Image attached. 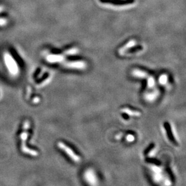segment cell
I'll return each mask as SVG.
<instances>
[{"label": "cell", "instance_id": "16", "mask_svg": "<svg viewBox=\"0 0 186 186\" xmlns=\"http://www.w3.org/2000/svg\"><path fill=\"white\" fill-rule=\"evenodd\" d=\"M135 139H136V137L133 134H128L125 136V140L128 143H131L134 142Z\"/></svg>", "mask_w": 186, "mask_h": 186}, {"label": "cell", "instance_id": "5", "mask_svg": "<svg viewBox=\"0 0 186 186\" xmlns=\"http://www.w3.org/2000/svg\"><path fill=\"white\" fill-rule=\"evenodd\" d=\"M150 92H147L144 94V99L147 102H155L158 98L160 95V92L158 89L154 88L153 89L151 90Z\"/></svg>", "mask_w": 186, "mask_h": 186}, {"label": "cell", "instance_id": "13", "mask_svg": "<svg viewBox=\"0 0 186 186\" xmlns=\"http://www.w3.org/2000/svg\"><path fill=\"white\" fill-rule=\"evenodd\" d=\"M169 76L167 74H162L158 78V83L161 86H166L169 83Z\"/></svg>", "mask_w": 186, "mask_h": 186}, {"label": "cell", "instance_id": "10", "mask_svg": "<svg viewBox=\"0 0 186 186\" xmlns=\"http://www.w3.org/2000/svg\"><path fill=\"white\" fill-rule=\"evenodd\" d=\"M136 44V40H130L128 42H127L124 46H123L122 48H120V49L119 50V53L120 55H122L124 54L125 53H126V51L130 49V48L133 47V46H134Z\"/></svg>", "mask_w": 186, "mask_h": 186}, {"label": "cell", "instance_id": "6", "mask_svg": "<svg viewBox=\"0 0 186 186\" xmlns=\"http://www.w3.org/2000/svg\"><path fill=\"white\" fill-rule=\"evenodd\" d=\"M5 59H6V63L7 64V66L8 68H9V71L12 74L17 75L18 72V68L17 67V64H16V63L10 57L9 55H6Z\"/></svg>", "mask_w": 186, "mask_h": 186}, {"label": "cell", "instance_id": "9", "mask_svg": "<svg viewBox=\"0 0 186 186\" xmlns=\"http://www.w3.org/2000/svg\"><path fill=\"white\" fill-rule=\"evenodd\" d=\"M120 111L124 113V115L131 117H140L142 115V113L140 111L133 110L129 107L122 108L120 109Z\"/></svg>", "mask_w": 186, "mask_h": 186}, {"label": "cell", "instance_id": "2", "mask_svg": "<svg viewBox=\"0 0 186 186\" xmlns=\"http://www.w3.org/2000/svg\"><path fill=\"white\" fill-rule=\"evenodd\" d=\"M84 181L91 185H98V177L95 170L92 168H87L83 172Z\"/></svg>", "mask_w": 186, "mask_h": 186}, {"label": "cell", "instance_id": "17", "mask_svg": "<svg viewBox=\"0 0 186 186\" xmlns=\"http://www.w3.org/2000/svg\"><path fill=\"white\" fill-rule=\"evenodd\" d=\"M77 52H78V50L77 48H71V49H69L68 51H66V53L68 55H73L77 53Z\"/></svg>", "mask_w": 186, "mask_h": 186}, {"label": "cell", "instance_id": "8", "mask_svg": "<svg viewBox=\"0 0 186 186\" xmlns=\"http://www.w3.org/2000/svg\"><path fill=\"white\" fill-rule=\"evenodd\" d=\"M131 74L133 77L139 79H145L149 76V74L147 71L139 68H135L133 69Z\"/></svg>", "mask_w": 186, "mask_h": 186}, {"label": "cell", "instance_id": "4", "mask_svg": "<svg viewBox=\"0 0 186 186\" xmlns=\"http://www.w3.org/2000/svg\"><path fill=\"white\" fill-rule=\"evenodd\" d=\"M164 129L168 140L174 143H177L178 138L176 134H175L176 131L172 125L169 122H165L164 124Z\"/></svg>", "mask_w": 186, "mask_h": 186}, {"label": "cell", "instance_id": "3", "mask_svg": "<svg viewBox=\"0 0 186 186\" xmlns=\"http://www.w3.org/2000/svg\"><path fill=\"white\" fill-rule=\"evenodd\" d=\"M65 67L75 70H84L87 68V64L86 62L81 60L75 59L64 63Z\"/></svg>", "mask_w": 186, "mask_h": 186}, {"label": "cell", "instance_id": "19", "mask_svg": "<svg viewBox=\"0 0 186 186\" xmlns=\"http://www.w3.org/2000/svg\"><path fill=\"white\" fill-rule=\"evenodd\" d=\"M122 137H123V134L122 133H119L115 137H116V139L120 140L122 138Z\"/></svg>", "mask_w": 186, "mask_h": 186}, {"label": "cell", "instance_id": "11", "mask_svg": "<svg viewBox=\"0 0 186 186\" xmlns=\"http://www.w3.org/2000/svg\"><path fill=\"white\" fill-rule=\"evenodd\" d=\"M157 148L154 144L151 145V146L146 150L145 151V155H146L148 157H154L157 152Z\"/></svg>", "mask_w": 186, "mask_h": 186}, {"label": "cell", "instance_id": "1", "mask_svg": "<svg viewBox=\"0 0 186 186\" xmlns=\"http://www.w3.org/2000/svg\"><path fill=\"white\" fill-rule=\"evenodd\" d=\"M57 146L59 149L62 150L75 163H78L81 162L82 158L70 147H69L68 145L63 142H59L57 143Z\"/></svg>", "mask_w": 186, "mask_h": 186}, {"label": "cell", "instance_id": "7", "mask_svg": "<svg viewBox=\"0 0 186 186\" xmlns=\"http://www.w3.org/2000/svg\"><path fill=\"white\" fill-rule=\"evenodd\" d=\"M102 3L111 4L115 6H125L133 4L135 0H100Z\"/></svg>", "mask_w": 186, "mask_h": 186}, {"label": "cell", "instance_id": "18", "mask_svg": "<svg viewBox=\"0 0 186 186\" xmlns=\"http://www.w3.org/2000/svg\"><path fill=\"white\" fill-rule=\"evenodd\" d=\"M21 139L22 140H26L27 139V133L26 132L23 133L21 135Z\"/></svg>", "mask_w": 186, "mask_h": 186}, {"label": "cell", "instance_id": "12", "mask_svg": "<svg viewBox=\"0 0 186 186\" xmlns=\"http://www.w3.org/2000/svg\"><path fill=\"white\" fill-rule=\"evenodd\" d=\"M147 87L148 90L153 89L155 88L156 84V80L153 76H148L147 78Z\"/></svg>", "mask_w": 186, "mask_h": 186}, {"label": "cell", "instance_id": "15", "mask_svg": "<svg viewBox=\"0 0 186 186\" xmlns=\"http://www.w3.org/2000/svg\"><path fill=\"white\" fill-rule=\"evenodd\" d=\"M143 49V48L141 45H138V46H133V47L130 48V49L126 51V53H129V54H134V53H137V52L142 51Z\"/></svg>", "mask_w": 186, "mask_h": 186}, {"label": "cell", "instance_id": "14", "mask_svg": "<svg viewBox=\"0 0 186 186\" xmlns=\"http://www.w3.org/2000/svg\"><path fill=\"white\" fill-rule=\"evenodd\" d=\"M64 57L62 55H49L48 57V62H51V63H55V62H59L63 60Z\"/></svg>", "mask_w": 186, "mask_h": 186}]
</instances>
